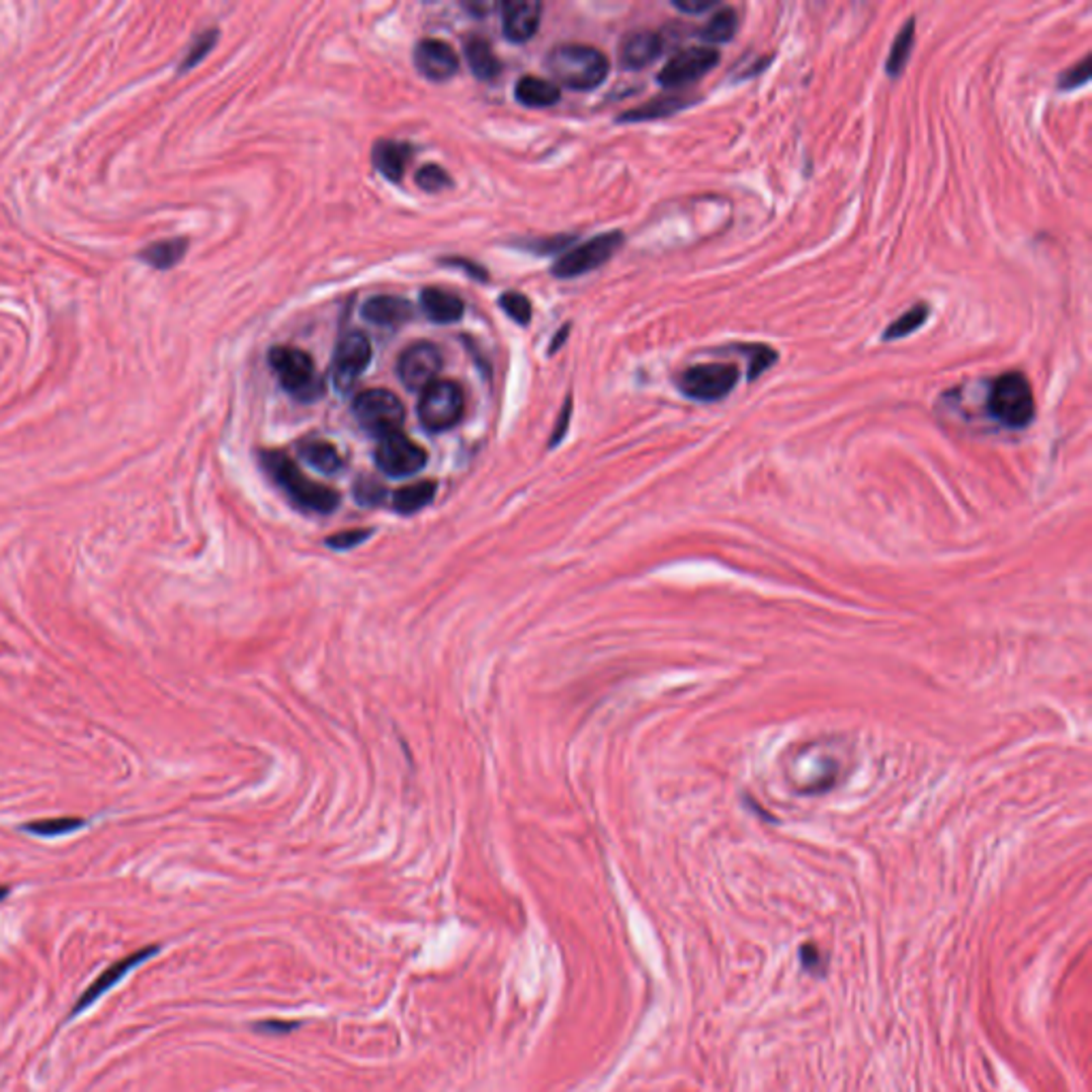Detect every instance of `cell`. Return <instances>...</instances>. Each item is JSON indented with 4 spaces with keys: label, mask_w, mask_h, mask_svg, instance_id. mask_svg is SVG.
<instances>
[{
    "label": "cell",
    "mask_w": 1092,
    "mask_h": 1092,
    "mask_svg": "<svg viewBox=\"0 0 1092 1092\" xmlns=\"http://www.w3.org/2000/svg\"><path fill=\"white\" fill-rule=\"evenodd\" d=\"M546 66L557 84L570 90H593L609 77V58L598 47L565 43L548 51Z\"/></svg>",
    "instance_id": "6da1fadb"
},
{
    "label": "cell",
    "mask_w": 1092,
    "mask_h": 1092,
    "mask_svg": "<svg viewBox=\"0 0 1092 1092\" xmlns=\"http://www.w3.org/2000/svg\"><path fill=\"white\" fill-rule=\"evenodd\" d=\"M261 462H263V467L267 469V474L280 484V489L285 491L296 506L327 515V512H333L337 504H340V495H337V491L325 487V484L320 482L309 480L303 471L294 465V462L289 455L280 451H265L261 455Z\"/></svg>",
    "instance_id": "7a4b0ae2"
},
{
    "label": "cell",
    "mask_w": 1092,
    "mask_h": 1092,
    "mask_svg": "<svg viewBox=\"0 0 1092 1092\" xmlns=\"http://www.w3.org/2000/svg\"><path fill=\"white\" fill-rule=\"evenodd\" d=\"M992 419L1009 429H1024L1035 419V395L1029 378L1020 372H1007L992 382L988 397Z\"/></svg>",
    "instance_id": "3957f363"
},
{
    "label": "cell",
    "mask_w": 1092,
    "mask_h": 1092,
    "mask_svg": "<svg viewBox=\"0 0 1092 1092\" xmlns=\"http://www.w3.org/2000/svg\"><path fill=\"white\" fill-rule=\"evenodd\" d=\"M738 382V368L734 363H700L677 376V386L685 397L694 401H719L732 393Z\"/></svg>",
    "instance_id": "277c9868"
},
{
    "label": "cell",
    "mask_w": 1092,
    "mask_h": 1092,
    "mask_svg": "<svg viewBox=\"0 0 1092 1092\" xmlns=\"http://www.w3.org/2000/svg\"><path fill=\"white\" fill-rule=\"evenodd\" d=\"M465 412L463 388L451 380H436L423 390L419 419L427 431H449L462 421Z\"/></svg>",
    "instance_id": "5b68a950"
},
{
    "label": "cell",
    "mask_w": 1092,
    "mask_h": 1092,
    "mask_svg": "<svg viewBox=\"0 0 1092 1092\" xmlns=\"http://www.w3.org/2000/svg\"><path fill=\"white\" fill-rule=\"evenodd\" d=\"M269 363L291 395L299 399H314L322 393L314 361L307 353L293 346H278L269 353Z\"/></svg>",
    "instance_id": "8992f818"
},
{
    "label": "cell",
    "mask_w": 1092,
    "mask_h": 1092,
    "mask_svg": "<svg viewBox=\"0 0 1092 1092\" xmlns=\"http://www.w3.org/2000/svg\"><path fill=\"white\" fill-rule=\"evenodd\" d=\"M353 414L363 429L378 438L397 434L403 419H406L403 403L397 399V395L384 388H370L366 393L357 395L353 403Z\"/></svg>",
    "instance_id": "52a82bcc"
},
{
    "label": "cell",
    "mask_w": 1092,
    "mask_h": 1092,
    "mask_svg": "<svg viewBox=\"0 0 1092 1092\" xmlns=\"http://www.w3.org/2000/svg\"><path fill=\"white\" fill-rule=\"evenodd\" d=\"M624 246V235L619 231L602 233L591 237L585 244L578 248L565 252L561 259L552 265V276L555 278H578L583 274L593 272V269L609 263L615 252Z\"/></svg>",
    "instance_id": "ba28073f"
},
{
    "label": "cell",
    "mask_w": 1092,
    "mask_h": 1092,
    "mask_svg": "<svg viewBox=\"0 0 1092 1092\" xmlns=\"http://www.w3.org/2000/svg\"><path fill=\"white\" fill-rule=\"evenodd\" d=\"M719 51L713 47H685L664 64L657 82L666 88L690 86L709 75L719 64Z\"/></svg>",
    "instance_id": "9c48e42d"
},
{
    "label": "cell",
    "mask_w": 1092,
    "mask_h": 1092,
    "mask_svg": "<svg viewBox=\"0 0 1092 1092\" xmlns=\"http://www.w3.org/2000/svg\"><path fill=\"white\" fill-rule=\"evenodd\" d=\"M372 361V342L363 331L346 333L335 348L331 376L333 384L340 390H350L368 370Z\"/></svg>",
    "instance_id": "30bf717a"
},
{
    "label": "cell",
    "mask_w": 1092,
    "mask_h": 1092,
    "mask_svg": "<svg viewBox=\"0 0 1092 1092\" xmlns=\"http://www.w3.org/2000/svg\"><path fill=\"white\" fill-rule=\"evenodd\" d=\"M376 463H378V467L384 471V474L393 478H403V476H412L425 467L427 453L414 440L397 431V434L384 436L380 440L378 449H376Z\"/></svg>",
    "instance_id": "8fae6325"
},
{
    "label": "cell",
    "mask_w": 1092,
    "mask_h": 1092,
    "mask_svg": "<svg viewBox=\"0 0 1092 1092\" xmlns=\"http://www.w3.org/2000/svg\"><path fill=\"white\" fill-rule=\"evenodd\" d=\"M442 370V353L434 344H414L406 348L399 357L397 374L403 386L410 390H425L429 384L438 380Z\"/></svg>",
    "instance_id": "7c38bea8"
},
{
    "label": "cell",
    "mask_w": 1092,
    "mask_h": 1092,
    "mask_svg": "<svg viewBox=\"0 0 1092 1092\" xmlns=\"http://www.w3.org/2000/svg\"><path fill=\"white\" fill-rule=\"evenodd\" d=\"M158 952H160V946H147V948H141V950H137V952H132L130 956H126V959L118 961V963L112 965L110 968H105L103 973H101L97 979H94V981L90 983V986L86 988V992H84L82 996H79V1001L75 1003V1007H73V1011H71V1018H75V1016L82 1014V1011L88 1009L94 1001H99L105 992H110L120 979H125L126 973H130V970H132L134 966H139V965L145 963L147 959H152V956L158 954Z\"/></svg>",
    "instance_id": "4fadbf2b"
},
{
    "label": "cell",
    "mask_w": 1092,
    "mask_h": 1092,
    "mask_svg": "<svg viewBox=\"0 0 1092 1092\" xmlns=\"http://www.w3.org/2000/svg\"><path fill=\"white\" fill-rule=\"evenodd\" d=\"M414 64L427 79L447 82L460 69V58L453 47L440 39H423L414 49Z\"/></svg>",
    "instance_id": "5bb4252c"
},
{
    "label": "cell",
    "mask_w": 1092,
    "mask_h": 1092,
    "mask_svg": "<svg viewBox=\"0 0 1092 1092\" xmlns=\"http://www.w3.org/2000/svg\"><path fill=\"white\" fill-rule=\"evenodd\" d=\"M666 47L664 35L653 31L630 33L619 45V62L628 71H640L655 62Z\"/></svg>",
    "instance_id": "9a60e30c"
},
{
    "label": "cell",
    "mask_w": 1092,
    "mask_h": 1092,
    "mask_svg": "<svg viewBox=\"0 0 1092 1092\" xmlns=\"http://www.w3.org/2000/svg\"><path fill=\"white\" fill-rule=\"evenodd\" d=\"M543 5L541 3H506L504 5V33L515 43H523L534 37L541 26Z\"/></svg>",
    "instance_id": "2e32d148"
},
{
    "label": "cell",
    "mask_w": 1092,
    "mask_h": 1092,
    "mask_svg": "<svg viewBox=\"0 0 1092 1092\" xmlns=\"http://www.w3.org/2000/svg\"><path fill=\"white\" fill-rule=\"evenodd\" d=\"M414 316L410 301L393 294H378L363 305V318L378 327H399Z\"/></svg>",
    "instance_id": "e0dca14e"
},
{
    "label": "cell",
    "mask_w": 1092,
    "mask_h": 1092,
    "mask_svg": "<svg viewBox=\"0 0 1092 1092\" xmlns=\"http://www.w3.org/2000/svg\"><path fill=\"white\" fill-rule=\"evenodd\" d=\"M410 158L412 147L408 143L382 139L374 145V165L390 182H399L403 178Z\"/></svg>",
    "instance_id": "ac0fdd59"
},
{
    "label": "cell",
    "mask_w": 1092,
    "mask_h": 1092,
    "mask_svg": "<svg viewBox=\"0 0 1092 1092\" xmlns=\"http://www.w3.org/2000/svg\"><path fill=\"white\" fill-rule=\"evenodd\" d=\"M421 307L436 322H457L465 312V305L460 296L442 289H425L421 294Z\"/></svg>",
    "instance_id": "d6986e66"
},
{
    "label": "cell",
    "mask_w": 1092,
    "mask_h": 1092,
    "mask_svg": "<svg viewBox=\"0 0 1092 1092\" xmlns=\"http://www.w3.org/2000/svg\"><path fill=\"white\" fill-rule=\"evenodd\" d=\"M515 97L519 103L528 107H550L559 101L561 92L557 84L546 82L543 77L525 75L515 86Z\"/></svg>",
    "instance_id": "ffe728a7"
},
{
    "label": "cell",
    "mask_w": 1092,
    "mask_h": 1092,
    "mask_svg": "<svg viewBox=\"0 0 1092 1092\" xmlns=\"http://www.w3.org/2000/svg\"><path fill=\"white\" fill-rule=\"evenodd\" d=\"M465 58L469 69L478 79H495L502 71V62L495 56L491 45L480 37H471L465 42Z\"/></svg>",
    "instance_id": "44dd1931"
},
{
    "label": "cell",
    "mask_w": 1092,
    "mask_h": 1092,
    "mask_svg": "<svg viewBox=\"0 0 1092 1092\" xmlns=\"http://www.w3.org/2000/svg\"><path fill=\"white\" fill-rule=\"evenodd\" d=\"M692 101L694 99H687V97H659V99L644 103L642 107H636V110H630V112L622 114V116H619V120H622V123H644V120L668 118V116H674V114H679L681 110H685L687 105H692Z\"/></svg>",
    "instance_id": "7402d4cb"
},
{
    "label": "cell",
    "mask_w": 1092,
    "mask_h": 1092,
    "mask_svg": "<svg viewBox=\"0 0 1092 1092\" xmlns=\"http://www.w3.org/2000/svg\"><path fill=\"white\" fill-rule=\"evenodd\" d=\"M301 460L312 467L325 471V474H335L344 467V460L340 451H337L331 442L325 440H307L299 449Z\"/></svg>",
    "instance_id": "603a6c76"
},
{
    "label": "cell",
    "mask_w": 1092,
    "mask_h": 1092,
    "mask_svg": "<svg viewBox=\"0 0 1092 1092\" xmlns=\"http://www.w3.org/2000/svg\"><path fill=\"white\" fill-rule=\"evenodd\" d=\"M186 250H188V239L178 237V239H165V241H158V244L147 246L137 256L143 263H147L154 269H160V272H165V269H171L173 265H178L184 259Z\"/></svg>",
    "instance_id": "cb8c5ba5"
},
{
    "label": "cell",
    "mask_w": 1092,
    "mask_h": 1092,
    "mask_svg": "<svg viewBox=\"0 0 1092 1092\" xmlns=\"http://www.w3.org/2000/svg\"><path fill=\"white\" fill-rule=\"evenodd\" d=\"M738 24H740V18L736 9L719 7L714 11V16L705 24V29L700 31L698 37L707 43H727L736 37Z\"/></svg>",
    "instance_id": "d4e9b609"
},
{
    "label": "cell",
    "mask_w": 1092,
    "mask_h": 1092,
    "mask_svg": "<svg viewBox=\"0 0 1092 1092\" xmlns=\"http://www.w3.org/2000/svg\"><path fill=\"white\" fill-rule=\"evenodd\" d=\"M434 495H436V482L431 480L414 482V484H408V487H401L395 491L393 508L401 512V515H412V512H419L434 500Z\"/></svg>",
    "instance_id": "484cf974"
},
{
    "label": "cell",
    "mask_w": 1092,
    "mask_h": 1092,
    "mask_svg": "<svg viewBox=\"0 0 1092 1092\" xmlns=\"http://www.w3.org/2000/svg\"><path fill=\"white\" fill-rule=\"evenodd\" d=\"M913 43H915V20L911 18L902 29L898 31L894 43H892V49H889V56L885 60V73L892 75V77H898L902 71H905V66L911 58V49H913Z\"/></svg>",
    "instance_id": "4316f807"
},
{
    "label": "cell",
    "mask_w": 1092,
    "mask_h": 1092,
    "mask_svg": "<svg viewBox=\"0 0 1092 1092\" xmlns=\"http://www.w3.org/2000/svg\"><path fill=\"white\" fill-rule=\"evenodd\" d=\"M928 314H930V309H928L926 303L913 305L907 314L898 316V318L892 322V325H889V327L883 331L882 340H883V342H894V340H900V337H907V335L915 333L918 329H922V325L928 320Z\"/></svg>",
    "instance_id": "83f0119b"
},
{
    "label": "cell",
    "mask_w": 1092,
    "mask_h": 1092,
    "mask_svg": "<svg viewBox=\"0 0 1092 1092\" xmlns=\"http://www.w3.org/2000/svg\"><path fill=\"white\" fill-rule=\"evenodd\" d=\"M734 350L736 353H745L749 357V372H747L749 380H756L762 372L773 368L777 363V353L766 344H743V346H736Z\"/></svg>",
    "instance_id": "f1b7e54d"
},
{
    "label": "cell",
    "mask_w": 1092,
    "mask_h": 1092,
    "mask_svg": "<svg viewBox=\"0 0 1092 1092\" xmlns=\"http://www.w3.org/2000/svg\"><path fill=\"white\" fill-rule=\"evenodd\" d=\"M84 826V819H77V817H56V819H39V821H33V824H26L24 830H29L33 834H39V837H60V834H66V832H73L77 828Z\"/></svg>",
    "instance_id": "f546056e"
},
{
    "label": "cell",
    "mask_w": 1092,
    "mask_h": 1092,
    "mask_svg": "<svg viewBox=\"0 0 1092 1092\" xmlns=\"http://www.w3.org/2000/svg\"><path fill=\"white\" fill-rule=\"evenodd\" d=\"M500 305L504 312L519 322V325H528V322L532 320V303L525 294L521 293H506L500 296Z\"/></svg>",
    "instance_id": "4dcf8cb0"
},
{
    "label": "cell",
    "mask_w": 1092,
    "mask_h": 1092,
    "mask_svg": "<svg viewBox=\"0 0 1092 1092\" xmlns=\"http://www.w3.org/2000/svg\"><path fill=\"white\" fill-rule=\"evenodd\" d=\"M416 184H419L423 191H427V193H438V191H444V188H449L453 184V180L449 178V173L444 171L442 167L425 165V167H421L419 173H416Z\"/></svg>",
    "instance_id": "1f68e13d"
},
{
    "label": "cell",
    "mask_w": 1092,
    "mask_h": 1092,
    "mask_svg": "<svg viewBox=\"0 0 1092 1092\" xmlns=\"http://www.w3.org/2000/svg\"><path fill=\"white\" fill-rule=\"evenodd\" d=\"M1090 82V56H1084L1082 62H1077L1075 66H1071L1069 71H1064L1060 77H1058V88L1060 90H1073V88H1082Z\"/></svg>",
    "instance_id": "d6a6232c"
},
{
    "label": "cell",
    "mask_w": 1092,
    "mask_h": 1092,
    "mask_svg": "<svg viewBox=\"0 0 1092 1092\" xmlns=\"http://www.w3.org/2000/svg\"><path fill=\"white\" fill-rule=\"evenodd\" d=\"M215 39H218V33H215V31H208V33L201 35V37L197 39V42H195V45H193L191 49H188L184 62L180 64V71H188V69H191V66H195L199 60H204V58H206V53L213 47Z\"/></svg>",
    "instance_id": "836d02e7"
},
{
    "label": "cell",
    "mask_w": 1092,
    "mask_h": 1092,
    "mask_svg": "<svg viewBox=\"0 0 1092 1092\" xmlns=\"http://www.w3.org/2000/svg\"><path fill=\"white\" fill-rule=\"evenodd\" d=\"M355 497L363 506H376L384 500V487L374 478H361L355 487Z\"/></svg>",
    "instance_id": "e575fe53"
},
{
    "label": "cell",
    "mask_w": 1092,
    "mask_h": 1092,
    "mask_svg": "<svg viewBox=\"0 0 1092 1092\" xmlns=\"http://www.w3.org/2000/svg\"><path fill=\"white\" fill-rule=\"evenodd\" d=\"M372 532L370 530H353V532H342V534H335L331 536L327 545L329 546H335V548H350V546H357L361 545L363 541H368V536Z\"/></svg>",
    "instance_id": "d590c367"
},
{
    "label": "cell",
    "mask_w": 1092,
    "mask_h": 1092,
    "mask_svg": "<svg viewBox=\"0 0 1092 1092\" xmlns=\"http://www.w3.org/2000/svg\"><path fill=\"white\" fill-rule=\"evenodd\" d=\"M672 5L674 9H679L683 13H694V16L717 7V3H713V0H674Z\"/></svg>",
    "instance_id": "8d00e7d4"
},
{
    "label": "cell",
    "mask_w": 1092,
    "mask_h": 1092,
    "mask_svg": "<svg viewBox=\"0 0 1092 1092\" xmlns=\"http://www.w3.org/2000/svg\"><path fill=\"white\" fill-rule=\"evenodd\" d=\"M7 894H9V887H7V885H3V883H0V900H5V898H7Z\"/></svg>",
    "instance_id": "74e56055"
}]
</instances>
